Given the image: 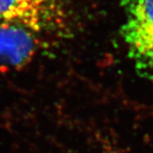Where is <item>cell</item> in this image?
Masks as SVG:
<instances>
[{
  "instance_id": "6da1fadb",
  "label": "cell",
  "mask_w": 153,
  "mask_h": 153,
  "mask_svg": "<svg viewBox=\"0 0 153 153\" xmlns=\"http://www.w3.org/2000/svg\"><path fill=\"white\" fill-rule=\"evenodd\" d=\"M122 36L138 73L153 80V0H124Z\"/></svg>"
},
{
  "instance_id": "7a4b0ae2",
  "label": "cell",
  "mask_w": 153,
  "mask_h": 153,
  "mask_svg": "<svg viewBox=\"0 0 153 153\" xmlns=\"http://www.w3.org/2000/svg\"><path fill=\"white\" fill-rule=\"evenodd\" d=\"M0 21L41 36L63 30L67 14L62 0H0Z\"/></svg>"
},
{
  "instance_id": "3957f363",
  "label": "cell",
  "mask_w": 153,
  "mask_h": 153,
  "mask_svg": "<svg viewBox=\"0 0 153 153\" xmlns=\"http://www.w3.org/2000/svg\"><path fill=\"white\" fill-rule=\"evenodd\" d=\"M40 35L0 21V69H19L34 58L42 46Z\"/></svg>"
}]
</instances>
